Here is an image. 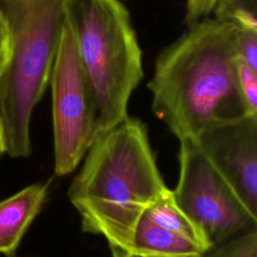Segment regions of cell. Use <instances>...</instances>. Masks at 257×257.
<instances>
[{
  "label": "cell",
  "instance_id": "cell-1",
  "mask_svg": "<svg viewBox=\"0 0 257 257\" xmlns=\"http://www.w3.org/2000/svg\"><path fill=\"white\" fill-rule=\"evenodd\" d=\"M237 36L233 24L209 16L158 55L152 110L179 141L250 114L238 86Z\"/></svg>",
  "mask_w": 257,
  "mask_h": 257
},
{
  "label": "cell",
  "instance_id": "cell-2",
  "mask_svg": "<svg viewBox=\"0 0 257 257\" xmlns=\"http://www.w3.org/2000/svg\"><path fill=\"white\" fill-rule=\"evenodd\" d=\"M147 125L128 116L97 135L68 189L82 231L100 235L110 248L128 253L135 228L167 189Z\"/></svg>",
  "mask_w": 257,
  "mask_h": 257
},
{
  "label": "cell",
  "instance_id": "cell-3",
  "mask_svg": "<svg viewBox=\"0 0 257 257\" xmlns=\"http://www.w3.org/2000/svg\"><path fill=\"white\" fill-rule=\"evenodd\" d=\"M63 11L93 93L99 135L130 116L144 76L142 49L119 0H64Z\"/></svg>",
  "mask_w": 257,
  "mask_h": 257
},
{
  "label": "cell",
  "instance_id": "cell-4",
  "mask_svg": "<svg viewBox=\"0 0 257 257\" xmlns=\"http://www.w3.org/2000/svg\"><path fill=\"white\" fill-rule=\"evenodd\" d=\"M64 0H0L8 24L12 55L0 76V118L6 153L25 158L31 152L32 112L49 81L64 24Z\"/></svg>",
  "mask_w": 257,
  "mask_h": 257
},
{
  "label": "cell",
  "instance_id": "cell-5",
  "mask_svg": "<svg viewBox=\"0 0 257 257\" xmlns=\"http://www.w3.org/2000/svg\"><path fill=\"white\" fill-rule=\"evenodd\" d=\"M52 99L54 173H72L97 136L93 93L83 70L74 37L63 24L49 81Z\"/></svg>",
  "mask_w": 257,
  "mask_h": 257
},
{
  "label": "cell",
  "instance_id": "cell-6",
  "mask_svg": "<svg viewBox=\"0 0 257 257\" xmlns=\"http://www.w3.org/2000/svg\"><path fill=\"white\" fill-rule=\"evenodd\" d=\"M174 199L210 250L256 229L257 218L191 140L180 141Z\"/></svg>",
  "mask_w": 257,
  "mask_h": 257
},
{
  "label": "cell",
  "instance_id": "cell-7",
  "mask_svg": "<svg viewBox=\"0 0 257 257\" xmlns=\"http://www.w3.org/2000/svg\"><path fill=\"white\" fill-rule=\"evenodd\" d=\"M191 141L257 218V114L215 125Z\"/></svg>",
  "mask_w": 257,
  "mask_h": 257
},
{
  "label": "cell",
  "instance_id": "cell-8",
  "mask_svg": "<svg viewBox=\"0 0 257 257\" xmlns=\"http://www.w3.org/2000/svg\"><path fill=\"white\" fill-rule=\"evenodd\" d=\"M47 190L48 184H33L0 202V253L10 256L15 252L39 213Z\"/></svg>",
  "mask_w": 257,
  "mask_h": 257
},
{
  "label": "cell",
  "instance_id": "cell-9",
  "mask_svg": "<svg viewBox=\"0 0 257 257\" xmlns=\"http://www.w3.org/2000/svg\"><path fill=\"white\" fill-rule=\"evenodd\" d=\"M207 253L202 245L154 224L145 215L135 228L128 252L136 257H204Z\"/></svg>",
  "mask_w": 257,
  "mask_h": 257
},
{
  "label": "cell",
  "instance_id": "cell-10",
  "mask_svg": "<svg viewBox=\"0 0 257 257\" xmlns=\"http://www.w3.org/2000/svg\"><path fill=\"white\" fill-rule=\"evenodd\" d=\"M144 215L154 224L188 238L210 251L201 233L176 203L173 192L167 188L146 210Z\"/></svg>",
  "mask_w": 257,
  "mask_h": 257
},
{
  "label": "cell",
  "instance_id": "cell-11",
  "mask_svg": "<svg viewBox=\"0 0 257 257\" xmlns=\"http://www.w3.org/2000/svg\"><path fill=\"white\" fill-rule=\"evenodd\" d=\"M213 13L238 30H257V0H220Z\"/></svg>",
  "mask_w": 257,
  "mask_h": 257
},
{
  "label": "cell",
  "instance_id": "cell-12",
  "mask_svg": "<svg viewBox=\"0 0 257 257\" xmlns=\"http://www.w3.org/2000/svg\"><path fill=\"white\" fill-rule=\"evenodd\" d=\"M204 257H257V230H251L210 250Z\"/></svg>",
  "mask_w": 257,
  "mask_h": 257
},
{
  "label": "cell",
  "instance_id": "cell-13",
  "mask_svg": "<svg viewBox=\"0 0 257 257\" xmlns=\"http://www.w3.org/2000/svg\"><path fill=\"white\" fill-rule=\"evenodd\" d=\"M237 80L239 90L250 114H257V70L237 60Z\"/></svg>",
  "mask_w": 257,
  "mask_h": 257
},
{
  "label": "cell",
  "instance_id": "cell-14",
  "mask_svg": "<svg viewBox=\"0 0 257 257\" xmlns=\"http://www.w3.org/2000/svg\"><path fill=\"white\" fill-rule=\"evenodd\" d=\"M237 50L239 59L257 70V30H238Z\"/></svg>",
  "mask_w": 257,
  "mask_h": 257
},
{
  "label": "cell",
  "instance_id": "cell-15",
  "mask_svg": "<svg viewBox=\"0 0 257 257\" xmlns=\"http://www.w3.org/2000/svg\"><path fill=\"white\" fill-rule=\"evenodd\" d=\"M220 0H187L185 20L188 25L209 17Z\"/></svg>",
  "mask_w": 257,
  "mask_h": 257
},
{
  "label": "cell",
  "instance_id": "cell-16",
  "mask_svg": "<svg viewBox=\"0 0 257 257\" xmlns=\"http://www.w3.org/2000/svg\"><path fill=\"white\" fill-rule=\"evenodd\" d=\"M12 55V41L8 24L0 10V76L7 68Z\"/></svg>",
  "mask_w": 257,
  "mask_h": 257
},
{
  "label": "cell",
  "instance_id": "cell-17",
  "mask_svg": "<svg viewBox=\"0 0 257 257\" xmlns=\"http://www.w3.org/2000/svg\"><path fill=\"white\" fill-rule=\"evenodd\" d=\"M6 153V139H5V130L3 122L0 118V155Z\"/></svg>",
  "mask_w": 257,
  "mask_h": 257
},
{
  "label": "cell",
  "instance_id": "cell-18",
  "mask_svg": "<svg viewBox=\"0 0 257 257\" xmlns=\"http://www.w3.org/2000/svg\"><path fill=\"white\" fill-rule=\"evenodd\" d=\"M110 252H111V257H136L126 252H123L121 250L114 249V248H110Z\"/></svg>",
  "mask_w": 257,
  "mask_h": 257
}]
</instances>
